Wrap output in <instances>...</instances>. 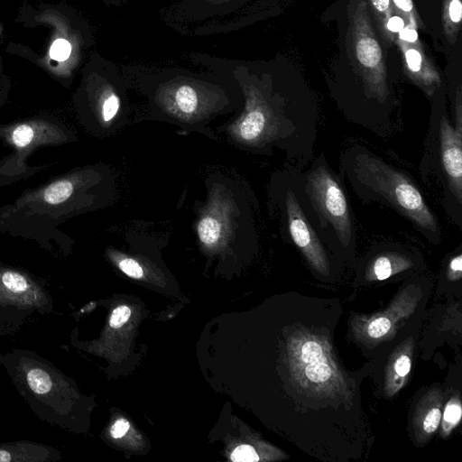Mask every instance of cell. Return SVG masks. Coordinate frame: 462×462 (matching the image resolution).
<instances>
[{
    "mask_svg": "<svg viewBox=\"0 0 462 462\" xmlns=\"http://www.w3.org/2000/svg\"><path fill=\"white\" fill-rule=\"evenodd\" d=\"M189 57L195 64L235 79L263 114V146L282 151L286 166L305 170L314 158L319 119L318 107L310 99L277 90L272 77L251 61L199 51Z\"/></svg>",
    "mask_w": 462,
    "mask_h": 462,
    "instance_id": "1",
    "label": "cell"
},
{
    "mask_svg": "<svg viewBox=\"0 0 462 462\" xmlns=\"http://www.w3.org/2000/svg\"><path fill=\"white\" fill-rule=\"evenodd\" d=\"M339 176L364 204L376 203L393 209L424 238L440 244L442 226L426 197L405 170L374 152L355 143L339 154Z\"/></svg>",
    "mask_w": 462,
    "mask_h": 462,
    "instance_id": "2",
    "label": "cell"
},
{
    "mask_svg": "<svg viewBox=\"0 0 462 462\" xmlns=\"http://www.w3.org/2000/svg\"><path fill=\"white\" fill-rule=\"evenodd\" d=\"M3 366L21 397L42 421L60 429H80L82 400L71 378L52 361L30 349L0 354Z\"/></svg>",
    "mask_w": 462,
    "mask_h": 462,
    "instance_id": "3",
    "label": "cell"
},
{
    "mask_svg": "<svg viewBox=\"0 0 462 462\" xmlns=\"http://www.w3.org/2000/svg\"><path fill=\"white\" fill-rule=\"evenodd\" d=\"M440 87L430 98L429 127L419 174L449 220L462 229V132L451 123Z\"/></svg>",
    "mask_w": 462,
    "mask_h": 462,
    "instance_id": "4",
    "label": "cell"
},
{
    "mask_svg": "<svg viewBox=\"0 0 462 462\" xmlns=\"http://www.w3.org/2000/svg\"><path fill=\"white\" fill-rule=\"evenodd\" d=\"M17 19L38 23L46 30L47 42L32 62L68 88L77 70L92 54L95 37L88 21L63 4L26 5Z\"/></svg>",
    "mask_w": 462,
    "mask_h": 462,
    "instance_id": "5",
    "label": "cell"
},
{
    "mask_svg": "<svg viewBox=\"0 0 462 462\" xmlns=\"http://www.w3.org/2000/svg\"><path fill=\"white\" fill-rule=\"evenodd\" d=\"M301 171L303 187L309 198L319 234L330 254L353 255L357 228L346 185L320 152Z\"/></svg>",
    "mask_w": 462,
    "mask_h": 462,
    "instance_id": "6",
    "label": "cell"
},
{
    "mask_svg": "<svg viewBox=\"0 0 462 462\" xmlns=\"http://www.w3.org/2000/svg\"><path fill=\"white\" fill-rule=\"evenodd\" d=\"M301 171L286 166L276 175L273 188V206L282 237L301 254L311 270L328 277L332 271L331 254L319 234Z\"/></svg>",
    "mask_w": 462,
    "mask_h": 462,
    "instance_id": "7",
    "label": "cell"
},
{
    "mask_svg": "<svg viewBox=\"0 0 462 462\" xmlns=\"http://www.w3.org/2000/svg\"><path fill=\"white\" fill-rule=\"evenodd\" d=\"M286 355L292 385L298 392L315 399L350 398L349 384L325 336L306 330L294 332Z\"/></svg>",
    "mask_w": 462,
    "mask_h": 462,
    "instance_id": "8",
    "label": "cell"
},
{
    "mask_svg": "<svg viewBox=\"0 0 462 462\" xmlns=\"http://www.w3.org/2000/svg\"><path fill=\"white\" fill-rule=\"evenodd\" d=\"M71 133L60 118L36 116L7 125H0V141L12 152L0 162V185L29 178L42 169L27 165L29 157L38 148L60 145L70 141Z\"/></svg>",
    "mask_w": 462,
    "mask_h": 462,
    "instance_id": "9",
    "label": "cell"
},
{
    "mask_svg": "<svg viewBox=\"0 0 462 462\" xmlns=\"http://www.w3.org/2000/svg\"><path fill=\"white\" fill-rule=\"evenodd\" d=\"M46 282L0 261V336L15 334L33 314L53 311Z\"/></svg>",
    "mask_w": 462,
    "mask_h": 462,
    "instance_id": "10",
    "label": "cell"
},
{
    "mask_svg": "<svg viewBox=\"0 0 462 462\" xmlns=\"http://www.w3.org/2000/svg\"><path fill=\"white\" fill-rule=\"evenodd\" d=\"M420 298V288L409 285L386 310L369 316L355 317L351 323L355 337L366 346L391 340L414 312Z\"/></svg>",
    "mask_w": 462,
    "mask_h": 462,
    "instance_id": "11",
    "label": "cell"
},
{
    "mask_svg": "<svg viewBox=\"0 0 462 462\" xmlns=\"http://www.w3.org/2000/svg\"><path fill=\"white\" fill-rule=\"evenodd\" d=\"M418 252L399 242H381L374 245L364 269L365 280L384 281L415 268Z\"/></svg>",
    "mask_w": 462,
    "mask_h": 462,
    "instance_id": "12",
    "label": "cell"
},
{
    "mask_svg": "<svg viewBox=\"0 0 462 462\" xmlns=\"http://www.w3.org/2000/svg\"><path fill=\"white\" fill-rule=\"evenodd\" d=\"M403 53L404 71L407 77L419 87L428 98H431L442 86L440 75L427 59L419 44L399 42Z\"/></svg>",
    "mask_w": 462,
    "mask_h": 462,
    "instance_id": "13",
    "label": "cell"
},
{
    "mask_svg": "<svg viewBox=\"0 0 462 462\" xmlns=\"http://www.w3.org/2000/svg\"><path fill=\"white\" fill-rule=\"evenodd\" d=\"M443 394L431 389L418 402L412 420L416 440L424 443L436 432L441 420Z\"/></svg>",
    "mask_w": 462,
    "mask_h": 462,
    "instance_id": "14",
    "label": "cell"
},
{
    "mask_svg": "<svg viewBox=\"0 0 462 462\" xmlns=\"http://www.w3.org/2000/svg\"><path fill=\"white\" fill-rule=\"evenodd\" d=\"M61 452L43 443L22 439L0 442V462H58Z\"/></svg>",
    "mask_w": 462,
    "mask_h": 462,
    "instance_id": "15",
    "label": "cell"
},
{
    "mask_svg": "<svg viewBox=\"0 0 462 462\" xmlns=\"http://www.w3.org/2000/svg\"><path fill=\"white\" fill-rule=\"evenodd\" d=\"M412 353V337H408L392 352L385 369L383 391L386 396L393 397L405 385L411 369Z\"/></svg>",
    "mask_w": 462,
    "mask_h": 462,
    "instance_id": "16",
    "label": "cell"
},
{
    "mask_svg": "<svg viewBox=\"0 0 462 462\" xmlns=\"http://www.w3.org/2000/svg\"><path fill=\"white\" fill-rule=\"evenodd\" d=\"M245 113L236 125V133L243 141L263 146L265 137V119L263 114L250 97L245 95Z\"/></svg>",
    "mask_w": 462,
    "mask_h": 462,
    "instance_id": "17",
    "label": "cell"
},
{
    "mask_svg": "<svg viewBox=\"0 0 462 462\" xmlns=\"http://www.w3.org/2000/svg\"><path fill=\"white\" fill-rule=\"evenodd\" d=\"M442 20L447 37L456 42L462 20V1L443 0Z\"/></svg>",
    "mask_w": 462,
    "mask_h": 462,
    "instance_id": "18",
    "label": "cell"
},
{
    "mask_svg": "<svg viewBox=\"0 0 462 462\" xmlns=\"http://www.w3.org/2000/svg\"><path fill=\"white\" fill-rule=\"evenodd\" d=\"M197 231L200 241L207 246L215 245L221 238V224L210 215L199 220Z\"/></svg>",
    "mask_w": 462,
    "mask_h": 462,
    "instance_id": "19",
    "label": "cell"
},
{
    "mask_svg": "<svg viewBox=\"0 0 462 462\" xmlns=\"http://www.w3.org/2000/svg\"><path fill=\"white\" fill-rule=\"evenodd\" d=\"M462 414L461 402L458 396H453L445 405L441 415V434L446 437L457 426Z\"/></svg>",
    "mask_w": 462,
    "mask_h": 462,
    "instance_id": "20",
    "label": "cell"
},
{
    "mask_svg": "<svg viewBox=\"0 0 462 462\" xmlns=\"http://www.w3.org/2000/svg\"><path fill=\"white\" fill-rule=\"evenodd\" d=\"M368 1L381 32L386 35L385 38L386 40H388L386 32V22L390 17L391 0Z\"/></svg>",
    "mask_w": 462,
    "mask_h": 462,
    "instance_id": "21",
    "label": "cell"
},
{
    "mask_svg": "<svg viewBox=\"0 0 462 462\" xmlns=\"http://www.w3.org/2000/svg\"><path fill=\"white\" fill-rule=\"evenodd\" d=\"M462 245L455 249L448 260L446 276L448 281H459L462 276Z\"/></svg>",
    "mask_w": 462,
    "mask_h": 462,
    "instance_id": "22",
    "label": "cell"
},
{
    "mask_svg": "<svg viewBox=\"0 0 462 462\" xmlns=\"http://www.w3.org/2000/svg\"><path fill=\"white\" fill-rule=\"evenodd\" d=\"M231 460L234 462H255L260 457L255 449L250 445L238 446L231 455Z\"/></svg>",
    "mask_w": 462,
    "mask_h": 462,
    "instance_id": "23",
    "label": "cell"
},
{
    "mask_svg": "<svg viewBox=\"0 0 462 462\" xmlns=\"http://www.w3.org/2000/svg\"><path fill=\"white\" fill-rule=\"evenodd\" d=\"M130 315L131 310L127 306H119L113 310L109 324L114 328H119L128 320Z\"/></svg>",
    "mask_w": 462,
    "mask_h": 462,
    "instance_id": "24",
    "label": "cell"
},
{
    "mask_svg": "<svg viewBox=\"0 0 462 462\" xmlns=\"http://www.w3.org/2000/svg\"><path fill=\"white\" fill-rule=\"evenodd\" d=\"M119 268L128 276L133 278H141L143 271L141 265L134 259L125 258L119 263Z\"/></svg>",
    "mask_w": 462,
    "mask_h": 462,
    "instance_id": "25",
    "label": "cell"
},
{
    "mask_svg": "<svg viewBox=\"0 0 462 462\" xmlns=\"http://www.w3.org/2000/svg\"><path fill=\"white\" fill-rule=\"evenodd\" d=\"M10 88L11 80L9 76L5 71L3 60L0 55V106L6 102Z\"/></svg>",
    "mask_w": 462,
    "mask_h": 462,
    "instance_id": "26",
    "label": "cell"
},
{
    "mask_svg": "<svg viewBox=\"0 0 462 462\" xmlns=\"http://www.w3.org/2000/svg\"><path fill=\"white\" fill-rule=\"evenodd\" d=\"M398 41L408 44H417L418 32L415 28L411 26H404V28L398 32Z\"/></svg>",
    "mask_w": 462,
    "mask_h": 462,
    "instance_id": "27",
    "label": "cell"
},
{
    "mask_svg": "<svg viewBox=\"0 0 462 462\" xmlns=\"http://www.w3.org/2000/svg\"><path fill=\"white\" fill-rule=\"evenodd\" d=\"M405 26L403 19L398 15L390 16L386 22V32L393 34L398 33ZM388 37V35H387Z\"/></svg>",
    "mask_w": 462,
    "mask_h": 462,
    "instance_id": "28",
    "label": "cell"
},
{
    "mask_svg": "<svg viewBox=\"0 0 462 462\" xmlns=\"http://www.w3.org/2000/svg\"><path fill=\"white\" fill-rule=\"evenodd\" d=\"M129 427V422L126 420L119 419L112 425L110 433L113 438L118 439L127 432Z\"/></svg>",
    "mask_w": 462,
    "mask_h": 462,
    "instance_id": "29",
    "label": "cell"
},
{
    "mask_svg": "<svg viewBox=\"0 0 462 462\" xmlns=\"http://www.w3.org/2000/svg\"><path fill=\"white\" fill-rule=\"evenodd\" d=\"M396 8L401 10L402 13L411 14L413 10L412 0H393Z\"/></svg>",
    "mask_w": 462,
    "mask_h": 462,
    "instance_id": "30",
    "label": "cell"
},
{
    "mask_svg": "<svg viewBox=\"0 0 462 462\" xmlns=\"http://www.w3.org/2000/svg\"><path fill=\"white\" fill-rule=\"evenodd\" d=\"M104 4L108 7H121L126 5L129 0H103Z\"/></svg>",
    "mask_w": 462,
    "mask_h": 462,
    "instance_id": "31",
    "label": "cell"
}]
</instances>
